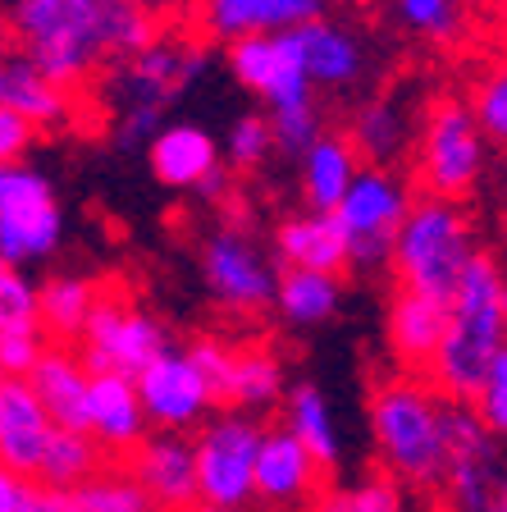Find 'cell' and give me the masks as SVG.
<instances>
[{
	"label": "cell",
	"mask_w": 507,
	"mask_h": 512,
	"mask_svg": "<svg viewBox=\"0 0 507 512\" xmlns=\"http://www.w3.org/2000/svg\"><path fill=\"white\" fill-rule=\"evenodd\" d=\"M448 316H453V302L398 288L389 298V311H384V343H389L393 362L412 375H430L434 357L444 348Z\"/></svg>",
	"instance_id": "cell-18"
},
{
	"label": "cell",
	"mask_w": 507,
	"mask_h": 512,
	"mask_svg": "<svg viewBox=\"0 0 507 512\" xmlns=\"http://www.w3.org/2000/svg\"><path fill=\"white\" fill-rule=\"evenodd\" d=\"M416 124H421V115H412L398 92H375L357 101L343 133L357 142L366 165H398L416 147Z\"/></svg>",
	"instance_id": "cell-25"
},
{
	"label": "cell",
	"mask_w": 507,
	"mask_h": 512,
	"mask_svg": "<svg viewBox=\"0 0 507 512\" xmlns=\"http://www.w3.org/2000/svg\"><path fill=\"white\" fill-rule=\"evenodd\" d=\"M106 298V288L96 284L92 275H74V270H60V275L42 279V325L55 343H78L83 330L92 325L96 307Z\"/></svg>",
	"instance_id": "cell-30"
},
{
	"label": "cell",
	"mask_w": 507,
	"mask_h": 512,
	"mask_svg": "<svg viewBox=\"0 0 507 512\" xmlns=\"http://www.w3.org/2000/svg\"><path fill=\"white\" fill-rule=\"evenodd\" d=\"M279 156V142H275V124L270 115H238L224 133V165L233 174H256L265 170V160Z\"/></svg>",
	"instance_id": "cell-37"
},
{
	"label": "cell",
	"mask_w": 507,
	"mask_h": 512,
	"mask_svg": "<svg viewBox=\"0 0 507 512\" xmlns=\"http://www.w3.org/2000/svg\"><path fill=\"white\" fill-rule=\"evenodd\" d=\"M471 407H476L480 421H485L498 439H507V352L489 366V375H485V384H480V394L471 398Z\"/></svg>",
	"instance_id": "cell-42"
},
{
	"label": "cell",
	"mask_w": 507,
	"mask_h": 512,
	"mask_svg": "<svg viewBox=\"0 0 507 512\" xmlns=\"http://www.w3.org/2000/svg\"><path fill=\"white\" fill-rule=\"evenodd\" d=\"M211 64V37H192L179 28H160V37L151 46H142L138 55L110 64L106 83L96 87V96L106 101L110 115L124 110H142V115H160L183 101L192 83L206 74Z\"/></svg>",
	"instance_id": "cell-6"
},
{
	"label": "cell",
	"mask_w": 507,
	"mask_h": 512,
	"mask_svg": "<svg viewBox=\"0 0 507 512\" xmlns=\"http://www.w3.org/2000/svg\"><path fill=\"white\" fill-rule=\"evenodd\" d=\"M361 151L348 133H325L307 156L297 160V192H302V206L307 211H325L334 215L348 197V188L361 174Z\"/></svg>",
	"instance_id": "cell-27"
},
{
	"label": "cell",
	"mask_w": 507,
	"mask_h": 512,
	"mask_svg": "<svg viewBox=\"0 0 507 512\" xmlns=\"http://www.w3.org/2000/svg\"><path fill=\"white\" fill-rule=\"evenodd\" d=\"M78 512H169L128 467L110 462L96 480L78 490Z\"/></svg>",
	"instance_id": "cell-35"
},
{
	"label": "cell",
	"mask_w": 507,
	"mask_h": 512,
	"mask_svg": "<svg viewBox=\"0 0 507 512\" xmlns=\"http://www.w3.org/2000/svg\"><path fill=\"white\" fill-rule=\"evenodd\" d=\"M151 416L142 407L138 380L124 375H96L87 398V435L106 448L110 462H128L151 439Z\"/></svg>",
	"instance_id": "cell-20"
},
{
	"label": "cell",
	"mask_w": 507,
	"mask_h": 512,
	"mask_svg": "<svg viewBox=\"0 0 507 512\" xmlns=\"http://www.w3.org/2000/svg\"><path fill=\"white\" fill-rule=\"evenodd\" d=\"M32 138H37V128H32L28 119L19 115V110H5V106H0V156H5V165H14V160L28 156Z\"/></svg>",
	"instance_id": "cell-43"
},
{
	"label": "cell",
	"mask_w": 507,
	"mask_h": 512,
	"mask_svg": "<svg viewBox=\"0 0 507 512\" xmlns=\"http://www.w3.org/2000/svg\"><path fill=\"white\" fill-rule=\"evenodd\" d=\"M188 512H229V508H211V503H192Z\"/></svg>",
	"instance_id": "cell-49"
},
{
	"label": "cell",
	"mask_w": 507,
	"mask_h": 512,
	"mask_svg": "<svg viewBox=\"0 0 507 512\" xmlns=\"http://www.w3.org/2000/svg\"><path fill=\"white\" fill-rule=\"evenodd\" d=\"M42 325V284L19 266L0 270V330Z\"/></svg>",
	"instance_id": "cell-38"
},
{
	"label": "cell",
	"mask_w": 507,
	"mask_h": 512,
	"mask_svg": "<svg viewBox=\"0 0 507 512\" xmlns=\"http://www.w3.org/2000/svg\"><path fill=\"white\" fill-rule=\"evenodd\" d=\"M507 352V270L480 252L453 298L444 348L430 366V384L453 403H471L489 366Z\"/></svg>",
	"instance_id": "cell-3"
},
{
	"label": "cell",
	"mask_w": 507,
	"mask_h": 512,
	"mask_svg": "<svg viewBox=\"0 0 507 512\" xmlns=\"http://www.w3.org/2000/svg\"><path fill=\"white\" fill-rule=\"evenodd\" d=\"M270 124H275V142L284 156L302 160L311 147H316L320 138H325V115H320V106H302V110H279V115H270Z\"/></svg>",
	"instance_id": "cell-39"
},
{
	"label": "cell",
	"mask_w": 507,
	"mask_h": 512,
	"mask_svg": "<svg viewBox=\"0 0 507 512\" xmlns=\"http://www.w3.org/2000/svg\"><path fill=\"white\" fill-rule=\"evenodd\" d=\"M147 165L160 188L169 192H197L224 165V142H215L201 124H165L156 142L147 147Z\"/></svg>",
	"instance_id": "cell-23"
},
{
	"label": "cell",
	"mask_w": 507,
	"mask_h": 512,
	"mask_svg": "<svg viewBox=\"0 0 507 512\" xmlns=\"http://www.w3.org/2000/svg\"><path fill=\"white\" fill-rule=\"evenodd\" d=\"M288 389L284 380V362H279L275 348L265 343H247L238 348V362H233V384H229V407H243V412H270V407H284Z\"/></svg>",
	"instance_id": "cell-31"
},
{
	"label": "cell",
	"mask_w": 507,
	"mask_h": 512,
	"mask_svg": "<svg viewBox=\"0 0 507 512\" xmlns=\"http://www.w3.org/2000/svg\"><path fill=\"white\" fill-rule=\"evenodd\" d=\"M197 270H201L206 298L238 320H256L279 302L284 266H279V256L265 252L261 238L238 220L211 229V238H206L197 252Z\"/></svg>",
	"instance_id": "cell-7"
},
{
	"label": "cell",
	"mask_w": 507,
	"mask_h": 512,
	"mask_svg": "<svg viewBox=\"0 0 507 512\" xmlns=\"http://www.w3.org/2000/svg\"><path fill=\"white\" fill-rule=\"evenodd\" d=\"M503 183H507V156H503Z\"/></svg>",
	"instance_id": "cell-51"
},
{
	"label": "cell",
	"mask_w": 507,
	"mask_h": 512,
	"mask_svg": "<svg viewBox=\"0 0 507 512\" xmlns=\"http://www.w3.org/2000/svg\"><path fill=\"white\" fill-rule=\"evenodd\" d=\"M320 467L311 458V448L293 435V430L279 421V426H265L261 439V458H256V499L265 508H279V512H293V508H311L320 499Z\"/></svg>",
	"instance_id": "cell-15"
},
{
	"label": "cell",
	"mask_w": 507,
	"mask_h": 512,
	"mask_svg": "<svg viewBox=\"0 0 507 512\" xmlns=\"http://www.w3.org/2000/svg\"><path fill=\"white\" fill-rule=\"evenodd\" d=\"M224 64H229L233 83L261 96L265 115L316 106L320 87L311 83L307 64L297 55L293 32H279V37H243V42L224 46Z\"/></svg>",
	"instance_id": "cell-14"
},
{
	"label": "cell",
	"mask_w": 507,
	"mask_h": 512,
	"mask_svg": "<svg viewBox=\"0 0 507 512\" xmlns=\"http://www.w3.org/2000/svg\"><path fill=\"white\" fill-rule=\"evenodd\" d=\"M480 252L485 247L476 243V224H471L466 206L421 192L398 243H393V279H398V288L453 302Z\"/></svg>",
	"instance_id": "cell-4"
},
{
	"label": "cell",
	"mask_w": 507,
	"mask_h": 512,
	"mask_svg": "<svg viewBox=\"0 0 507 512\" xmlns=\"http://www.w3.org/2000/svg\"><path fill=\"white\" fill-rule=\"evenodd\" d=\"M270 252L279 256L284 270H334V275L352 270L348 266V234H343L338 215L307 211V206L275 224Z\"/></svg>",
	"instance_id": "cell-24"
},
{
	"label": "cell",
	"mask_w": 507,
	"mask_h": 512,
	"mask_svg": "<svg viewBox=\"0 0 507 512\" xmlns=\"http://www.w3.org/2000/svg\"><path fill=\"white\" fill-rule=\"evenodd\" d=\"M160 37V14L128 0H14L5 51L28 55L46 78L87 92L101 69Z\"/></svg>",
	"instance_id": "cell-1"
},
{
	"label": "cell",
	"mask_w": 507,
	"mask_h": 512,
	"mask_svg": "<svg viewBox=\"0 0 507 512\" xmlns=\"http://www.w3.org/2000/svg\"><path fill=\"white\" fill-rule=\"evenodd\" d=\"M489 147L471 101L457 92H439L421 106L412 147V179L425 197H444V202H466L471 192L485 183Z\"/></svg>",
	"instance_id": "cell-5"
},
{
	"label": "cell",
	"mask_w": 507,
	"mask_h": 512,
	"mask_svg": "<svg viewBox=\"0 0 507 512\" xmlns=\"http://www.w3.org/2000/svg\"><path fill=\"white\" fill-rule=\"evenodd\" d=\"M51 343L55 339L46 334V325H28V330H0V371L28 380L32 366L42 362Z\"/></svg>",
	"instance_id": "cell-40"
},
{
	"label": "cell",
	"mask_w": 507,
	"mask_h": 512,
	"mask_svg": "<svg viewBox=\"0 0 507 512\" xmlns=\"http://www.w3.org/2000/svg\"><path fill=\"white\" fill-rule=\"evenodd\" d=\"M343 298H348V279L334 270H284L275 311L293 330H316L343 311Z\"/></svg>",
	"instance_id": "cell-28"
},
{
	"label": "cell",
	"mask_w": 507,
	"mask_h": 512,
	"mask_svg": "<svg viewBox=\"0 0 507 512\" xmlns=\"http://www.w3.org/2000/svg\"><path fill=\"white\" fill-rule=\"evenodd\" d=\"M0 106L19 110L37 133H69L83 119V96L74 87L46 78L19 51H5V64H0Z\"/></svg>",
	"instance_id": "cell-17"
},
{
	"label": "cell",
	"mask_w": 507,
	"mask_h": 512,
	"mask_svg": "<svg viewBox=\"0 0 507 512\" xmlns=\"http://www.w3.org/2000/svg\"><path fill=\"white\" fill-rule=\"evenodd\" d=\"M229 165H220V170H215L211 174V179H206V183H201V188H197V197H201V202H224V197H229Z\"/></svg>",
	"instance_id": "cell-46"
},
{
	"label": "cell",
	"mask_w": 507,
	"mask_h": 512,
	"mask_svg": "<svg viewBox=\"0 0 507 512\" xmlns=\"http://www.w3.org/2000/svg\"><path fill=\"white\" fill-rule=\"evenodd\" d=\"M416 206V179L398 165H361L357 183L338 206V224L348 234V266L361 275L393 270V243Z\"/></svg>",
	"instance_id": "cell-8"
},
{
	"label": "cell",
	"mask_w": 507,
	"mask_h": 512,
	"mask_svg": "<svg viewBox=\"0 0 507 512\" xmlns=\"http://www.w3.org/2000/svg\"><path fill=\"white\" fill-rule=\"evenodd\" d=\"M329 0H197V28L211 42H243V37H279L325 19Z\"/></svg>",
	"instance_id": "cell-16"
},
{
	"label": "cell",
	"mask_w": 507,
	"mask_h": 512,
	"mask_svg": "<svg viewBox=\"0 0 507 512\" xmlns=\"http://www.w3.org/2000/svg\"><path fill=\"white\" fill-rule=\"evenodd\" d=\"M188 352L197 357V366L206 371L220 407H229V384H233V362H238V343H224L215 334H201V339H188Z\"/></svg>",
	"instance_id": "cell-41"
},
{
	"label": "cell",
	"mask_w": 507,
	"mask_h": 512,
	"mask_svg": "<svg viewBox=\"0 0 507 512\" xmlns=\"http://www.w3.org/2000/svg\"><path fill=\"white\" fill-rule=\"evenodd\" d=\"M265 426L256 412L243 407H220L206 426L192 435L197 444V480L201 503L229 512H247L256 499V458H261Z\"/></svg>",
	"instance_id": "cell-10"
},
{
	"label": "cell",
	"mask_w": 507,
	"mask_h": 512,
	"mask_svg": "<svg viewBox=\"0 0 507 512\" xmlns=\"http://www.w3.org/2000/svg\"><path fill=\"white\" fill-rule=\"evenodd\" d=\"M110 467L106 448L96 444L87 430H55L51 448H46L42 467H37V480L42 485H60V490H83L87 480H96Z\"/></svg>",
	"instance_id": "cell-32"
},
{
	"label": "cell",
	"mask_w": 507,
	"mask_h": 512,
	"mask_svg": "<svg viewBox=\"0 0 507 512\" xmlns=\"http://www.w3.org/2000/svg\"><path fill=\"white\" fill-rule=\"evenodd\" d=\"M32 485H37V480L23 476V471H5V476H0V512H28Z\"/></svg>",
	"instance_id": "cell-44"
},
{
	"label": "cell",
	"mask_w": 507,
	"mask_h": 512,
	"mask_svg": "<svg viewBox=\"0 0 507 512\" xmlns=\"http://www.w3.org/2000/svg\"><path fill=\"white\" fill-rule=\"evenodd\" d=\"M293 42H297L302 64H307L311 83H316L320 92H352V87L366 83L370 51H366V42H361L348 23H334L325 14V19L297 28Z\"/></svg>",
	"instance_id": "cell-21"
},
{
	"label": "cell",
	"mask_w": 507,
	"mask_h": 512,
	"mask_svg": "<svg viewBox=\"0 0 507 512\" xmlns=\"http://www.w3.org/2000/svg\"><path fill=\"white\" fill-rule=\"evenodd\" d=\"M284 426L311 448V458H316L325 471L343 462V430H338L334 403H329V394L316 380H297L293 389H288Z\"/></svg>",
	"instance_id": "cell-29"
},
{
	"label": "cell",
	"mask_w": 507,
	"mask_h": 512,
	"mask_svg": "<svg viewBox=\"0 0 507 512\" xmlns=\"http://www.w3.org/2000/svg\"><path fill=\"white\" fill-rule=\"evenodd\" d=\"M92 366L83 362V352L74 343H51L46 357L32 366L28 384L46 403V412L60 421L64 430H87V398H92Z\"/></svg>",
	"instance_id": "cell-26"
},
{
	"label": "cell",
	"mask_w": 507,
	"mask_h": 512,
	"mask_svg": "<svg viewBox=\"0 0 507 512\" xmlns=\"http://www.w3.org/2000/svg\"><path fill=\"white\" fill-rule=\"evenodd\" d=\"M370 448L380 471L402 480L407 490H444L448 467V398L430 384V375H384L366 394Z\"/></svg>",
	"instance_id": "cell-2"
},
{
	"label": "cell",
	"mask_w": 507,
	"mask_h": 512,
	"mask_svg": "<svg viewBox=\"0 0 507 512\" xmlns=\"http://www.w3.org/2000/svg\"><path fill=\"white\" fill-rule=\"evenodd\" d=\"M389 14L402 32L421 42L453 46L471 28V0H389Z\"/></svg>",
	"instance_id": "cell-33"
},
{
	"label": "cell",
	"mask_w": 507,
	"mask_h": 512,
	"mask_svg": "<svg viewBox=\"0 0 507 512\" xmlns=\"http://www.w3.org/2000/svg\"><path fill=\"white\" fill-rule=\"evenodd\" d=\"M64 243V206L55 183L37 165L14 160L0 165V261L5 266H42Z\"/></svg>",
	"instance_id": "cell-9"
},
{
	"label": "cell",
	"mask_w": 507,
	"mask_h": 512,
	"mask_svg": "<svg viewBox=\"0 0 507 512\" xmlns=\"http://www.w3.org/2000/svg\"><path fill=\"white\" fill-rule=\"evenodd\" d=\"M498 512H507V485H503V499H498Z\"/></svg>",
	"instance_id": "cell-50"
},
{
	"label": "cell",
	"mask_w": 507,
	"mask_h": 512,
	"mask_svg": "<svg viewBox=\"0 0 507 512\" xmlns=\"http://www.w3.org/2000/svg\"><path fill=\"white\" fill-rule=\"evenodd\" d=\"M466 101L476 110L485 138L494 147H503V156H507V51L480 64V74L466 87Z\"/></svg>",
	"instance_id": "cell-36"
},
{
	"label": "cell",
	"mask_w": 507,
	"mask_h": 512,
	"mask_svg": "<svg viewBox=\"0 0 507 512\" xmlns=\"http://www.w3.org/2000/svg\"><path fill=\"white\" fill-rule=\"evenodd\" d=\"M507 485V439L480 421L471 403L448 398V467L444 503L448 512H498Z\"/></svg>",
	"instance_id": "cell-11"
},
{
	"label": "cell",
	"mask_w": 507,
	"mask_h": 512,
	"mask_svg": "<svg viewBox=\"0 0 507 512\" xmlns=\"http://www.w3.org/2000/svg\"><path fill=\"white\" fill-rule=\"evenodd\" d=\"M169 330L165 320L151 307H142L138 298H124V293H106L101 307H96L92 325L78 339L83 362L92 366V375H124V380H142L151 362L169 348Z\"/></svg>",
	"instance_id": "cell-12"
},
{
	"label": "cell",
	"mask_w": 507,
	"mask_h": 512,
	"mask_svg": "<svg viewBox=\"0 0 507 512\" xmlns=\"http://www.w3.org/2000/svg\"><path fill=\"white\" fill-rule=\"evenodd\" d=\"M138 394L151 426L169 430V435H197L220 412V398H215L206 371L197 366V357L188 352V343H169L160 352L156 362L142 371Z\"/></svg>",
	"instance_id": "cell-13"
},
{
	"label": "cell",
	"mask_w": 507,
	"mask_h": 512,
	"mask_svg": "<svg viewBox=\"0 0 507 512\" xmlns=\"http://www.w3.org/2000/svg\"><path fill=\"white\" fill-rule=\"evenodd\" d=\"M133 476L165 503L169 512H188L201 503V480H197V444L192 435H169V430H151V439L124 462Z\"/></svg>",
	"instance_id": "cell-22"
},
{
	"label": "cell",
	"mask_w": 507,
	"mask_h": 512,
	"mask_svg": "<svg viewBox=\"0 0 507 512\" xmlns=\"http://www.w3.org/2000/svg\"><path fill=\"white\" fill-rule=\"evenodd\" d=\"M128 5H147V10H169V5H179V0H128Z\"/></svg>",
	"instance_id": "cell-47"
},
{
	"label": "cell",
	"mask_w": 507,
	"mask_h": 512,
	"mask_svg": "<svg viewBox=\"0 0 507 512\" xmlns=\"http://www.w3.org/2000/svg\"><path fill=\"white\" fill-rule=\"evenodd\" d=\"M498 42H503V51H507V5H503V10H498Z\"/></svg>",
	"instance_id": "cell-48"
},
{
	"label": "cell",
	"mask_w": 507,
	"mask_h": 512,
	"mask_svg": "<svg viewBox=\"0 0 507 512\" xmlns=\"http://www.w3.org/2000/svg\"><path fill=\"white\" fill-rule=\"evenodd\" d=\"M55 430H60V421L46 412L37 389L19 375H5L0 380V462H5V471H23L37 480V467H42Z\"/></svg>",
	"instance_id": "cell-19"
},
{
	"label": "cell",
	"mask_w": 507,
	"mask_h": 512,
	"mask_svg": "<svg viewBox=\"0 0 507 512\" xmlns=\"http://www.w3.org/2000/svg\"><path fill=\"white\" fill-rule=\"evenodd\" d=\"M407 485L393 480L389 471H370V476L343 480L334 490H325L307 512H412L407 508Z\"/></svg>",
	"instance_id": "cell-34"
},
{
	"label": "cell",
	"mask_w": 507,
	"mask_h": 512,
	"mask_svg": "<svg viewBox=\"0 0 507 512\" xmlns=\"http://www.w3.org/2000/svg\"><path fill=\"white\" fill-rule=\"evenodd\" d=\"M28 512H78V490H60V485H32V508Z\"/></svg>",
	"instance_id": "cell-45"
}]
</instances>
